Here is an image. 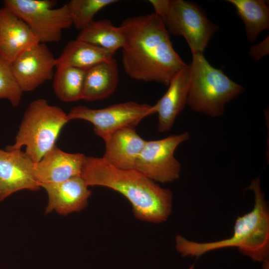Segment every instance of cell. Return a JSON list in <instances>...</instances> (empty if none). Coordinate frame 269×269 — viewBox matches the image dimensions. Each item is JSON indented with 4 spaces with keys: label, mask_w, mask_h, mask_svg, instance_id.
<instances>
[{
    "label": "cell",
    "mask_w": 269,
    "mask_h": 269,
    "mask_svg": "<svg viewBox=\"0 0 269 269\" xmlns=\"http://www.w3.org/2000/svg\"><path fill=\"white\" fill-rule=\"evenodd\" d=\"M69 121L60 108L50 105L43 99L35 100L24 113L15 143L6 149L20 150L25 146V153L37 163L55 145L61 130Z\"/></svg>",
    "instance_id": "cell-5"
},
{
    "label": "cell",
    "mask_w": 269,
    "mask_h": 269,
    "mask_svg": "<svg viewBox=\"0 0 269 269\" xmlns=\"http://www.w3.org/2000/svg\"><path fill=\"white\" fill-rule=\"evenodd\" d=\"M188 66L190 85L187 105L195 112L212 117L222 116L226 105L244 90L221 69L213 67L203 54L192 55Z\"/></svg>",
    "instance_id": "cell-4"
},
{
    "label": "cell",
    "mask_w": 269,
    "mask_h": 269,
    "mask_svg": "<svg viewBox=\"0 0 269 269\" xmlns=\"http://www.w3.org/2000/svg\"><path fill=\"white\" fill-rule=\"evenodd\" d=\"M86 156L64 152L55 145L37 163L33 174L39 183H56L81 175Z\"/></svg>",
    "instance_id": "cell-13"
},
{
    "label": "cell",
    "mask_w": 269,
    "mask_h": 269,
    "mask_svg": "<svg viewBox=\"0 0 269 269\" xmlns=\"http://www.w3.org/2000/svg\"><path fill=\"white\" fill-rule=\"evenodd\" d=\"M120 26L125 39L122 64L131 78L168 86L187 66L174 50L161 19L154 13L127 18Z\"/></svg>",
    "instance_id": "cell-1"
},
{
    "label": "cell",
    "mask_w": 269,
    "mask_h": 269,
    "mask_svg": "<svg viewBox=\"0 0 269 269\" xmlns=\"http://www.w3.org/2000/svg\"><path fill=\"white\" fill-rule=\"evenodd\" d=\"M153 114V106L129 101L100 109L78 106L70 111L67 117L69 120L89 122L93 124L95 134L105 140L119 130L134 128L144 118Z\"/></svg>",
    "instance_id": "cell-8"
},
{
    "label": "cell",
    "mask_w": 269,
    "mask_h": 269,
    "mask_svg": "<svg viewBox=\"0 0 269 269\" xmlns=\"http://www.w3.org/2000/svg\"><path fill=\"white\" fill-rule=\"evenodd\" d=\"M190 137L188 132L146 141L134 169L153 181L161 183L179 178L181 164L174 156L177 147Z\"/></svg>",
    "instance_id": "cell-9"
},
{
    "label": "cell",
    "mask_w": 269,
    "mask_h": 269,
    "mask_svg": "<svg viewBox=\"0 0 269 269\" xmlns=\"http://www.w3.org/2000/svg\"><path fill=\"white\" fill-rule=\"evenodd\" d=\"M48 195L45 213L55 211L61 215H67L82 210L87 205L91 195L88 186L81 175L65 181L40 185Z\"/></svg>",
    "instance_id": "cell-12"
},
{
    "label": "cell",
    "mask_w": 269,
    "mask_h": 269,
    "mask_svg": "<svg viewBox=\"0 0 269 269\" xmlns=\"http://www.w3.org/2000/svg\"><path fill=\"white\" fill-rule=\"evenodd\" d=\"M103 158L112 166L123 169H134L145 143L134 128H126L111 134L106 140Z\"/></svg>",
    "instance_id": "cell-16"
},
{
    "label": "cell",
    "mask_w": 269,
    "mask_h": 269,
    "mask_svg": "<svg viewBox=\"0 0 269 269\" xmlns=\"http://www.w3.org/2000/svg\"><path fill=\"white\" fill-rule=\"evenodd\" d=\"M244 22L248 40L254 42L260 33L269 28V9L263 0H228Z\"/></svg>",
    "instance_id": "cell-20"
},
{
    "label": "cell",
    "mask_w": 269,
    "mask_h": 269,
    "mask_svg": "<svg viewBox=\"0 0 269 269\" xmlns=\"http://www.w3.org/2000/svg\"><path fill=\"white\" fill-rule=\"evenodd\" d=\"M76 39L116 53L125 44V35L120 26L108 19L93 20L80 30Z\"/></svg>",
    "instance_id": "cell-19"
},
{
    "label": "cell",
    "mask_w": 269,
    "mask_h": 269,
    "mask_svg": "<svg viewBox=\"0 0 269 269\" xmlns=\"http://www.w3.org/2000/svg\"><path fill=\"white\" fill-rule=\"evenodd\" d=\"M116 0H71L67 3L72 24L82 30L93 20L102 8L117 2Z\"/></svg>",
    "instance_id": "cell-22"
},
{
    "label": "cell",
    "mask_w": 269,
    "mask_h": 269,
    "mask_svg": "<svg viewBox=\"0 0 269 269\" xmlns=\"http://www.w3.org/2000/svg\"><path fill=\"white\" fill-rule=\"evenodd\" d=\"M26 23L5 7L0 8V55L11 63L22 52L38 44Z\"/></svg>",
    "instance_id": "cell-14"
},
{
    "label": "cell",
    "mask_w": 269,
    "mask_h": 269,
    "mask_svg": "<svg viewBox=\"0 0 269 269\" xmlns=\"http://www.w3.org/2000/svg\"><path fill=\"white\" fill-rule=\"evenodd\" d=\"M34 164L21 149H0V201L21 190L40 189L33 174Z\"/></svg>",
    "instance_id": "cell-11"
},
{
    "label": "cell",
    "mask_w": 269,
    "mask_h": 269,
    "mask_svg": "<svg viewBox=\"0 0 269 269\" xmlns=\"http://www.w3.org/2000/svg\"><path fill=\"white\" fill-rule=\"evenodd\" d=\"M119 79L118 65L114 58L87 69L82 99L94 101L108 98L115 92Z\"/></svg>",
    "instance_id": "cell-17"
},
{
    "label": "cell",
    "mask_w": 269,
    "mask_h": 269,
    "mask_svg": "<svg viewBox=\"0 0 269 269\" xmlns=\"http://www.w3.org/2000/svg\"><path fill=\"white\" fill-rule=\"evenodd\" d=\"M81 176L88 186L108 187L124 195L138 219L160 223L171 214V190L161 187L135 169L118 168L103 157L86 156Z\"/></svg>",
    "instance_id": "cell-2"
},
{
    "label": "cell",
    "mask_w": 269,
    "mask_h": 269,
    "mask_svg": "<svg viewBox=\"0 0 269 269\" xmlns=\"http://www.w3.org/2000/svg\"><path fill=\"white\" fill-rule=\"evenodd\" d=\"M269 259L263 262V269H269Z\"/></svg>",
    "instance_id": "cell-25"
},
{
    "label": "cell",
    "mask_w": 269,
    "mask_h": 269,
    "mask_svg": "<svg viewBox=\"0 0 269 269\" xmlns=\"http://www.w3.org/2000/svg\"><path fill=\"white\" fill-rule=\"evenodd\" d=\"M22 93L11 63L0 55V99H7L12 106L16 107L21 101Z\"/></svg>",
    "instance_id": "cell-23"
},
{
    "label": "cell",
    "mask_w": 269,
    "mask_h": 269,
    "mask_svg": "<svg viewBox=\"0 0 269 269\" xmlns=\"http://www.w3.org/2000/svg\"><path fill=\"white\" fill-rule=\"evenodd\" d=\"M189 85L190 70L187 65L173 77L165 93L153 106L158 116L159 132H168L173 127L176 117L187 105Z\"/></svg>",
    "instance_id": "cell-15"
},
{
    "label": "cell",
    "mask_w": 269,
    "mask_h": 269,
    "mask_svg": "<svg viewBox=\"0 0 269 269\" xmlns=\"http://www.w3.org/2000/svg\"><path fill=\"white\" fill-rule=\"evenodd\" d=\"M269 39L268 36L264 40L250 48L249 54L253 59L258 61L269 54Z\"/></svg>",
    "instance_id": "cell-24"
},
{
    "label": "cell",
    "mask_w": 269,
    "mask_h": 269,
    "mask_svg": "<svg viewBox=\"0 0 269 269\" xmlns=\"http://www.w3.org/2000/svg\"><path fill=\"white\" fill-rule=\"evenodd\" d=\"M169 34L183 36L192 55L202 54L218 27L196 3L184 0H150Z\"/></svg>",
    "instance_id": "cell-6"
},
{
    "label": "cell",
    "mask_w": 269,
    "mask_h": 269,
    "mask_svg": "<svg viewBox=\"0 0 269 269\" xmlns=\"http://www.w3.org/2000/svg\"><path fill=\"white\" fill-rule=\"evenodd\" d=\"M115 53L81 40H71L56 59V67H72L87 70L112 60Z\"/></svg>",
    "instance_id": "cell-18"
},
{
    "label": "cell",
    "mask_w": 269,
    "mask_h": 269,
    "mask_svg": "<svg viewBox=\"0 0 269 269\" xmlns=\"http://www.w3.org/2000/svg\"><path fill=\"white\" fill-rule=\"evenodd\" d=\"M254 195V208L238 217L232 236L216 242L198 243L182 236H176V249L183 257H199L214 250L236 247L243 255L255 262L263 263L269 256V211L262 190L260 177L253 179L247 188Z\"/></svg>",
    "instance_id": "cell-3"
},
{
    "label": "cell",
    "mask_w": 269,
    "mask_h": 269,
    "mask_svg": "<svg viewBox=\"0 0 269 269\" xmlns=\"http://www.w3.org/2000/svg\"><path fill=\"white\" fill-rule=\"evenodd\" d=\"M195 265L194 264L191 265L188 269H194Z\"/></svg>",
    "instance_id": "cell-26"
},
{
    "label": "cell",
    "mask_w": 269,
    "mask_h": 269,
    "mask_svg": "<svg viewBox=\"0 0 269 269\" xmlns=\"http://www.w3.org/2000/svg\"><path fill=\"white\" fill-rule=\"evenodd\" d=\"M86 70L72 67L57 68L54 76V91L64 102L81 100Z\"/></svg>",
    "instance_id": "cell-21"
},
{
    "label": "cell",
    "mask_w": 269,
    "mask_h": 269,
    "mask_svg": "<svg viewBox=\"0 0 269 269\" xmlns=\"http://www.w3.org/2000/svg\"><path fill=\"white\" fill-rule=\"evenodd\" d=\"M11 65L22 92H30L52 79L56 59L45 44L39 43L19 54Z\"/></svg>",
    "instance_id": "cell-10"
},
{
    "label": "cell",
    "mask_w": 269,
    "mask_h": 269,
    "mask_svg": "<svg viewBox=\"0 0 269 269\" xmlns=\"http://www.w3.org/2000/svg\"><path fill=\"white\" fill-rule=\"evenodd\" d=\"M57 3L54 0H5L3 6L22 19L39 42L45 44L59 42L62 30L73 25L67 3L53 8Z\"/></svg>",
    "instance_id": "cell-7"
}]
</instances>
